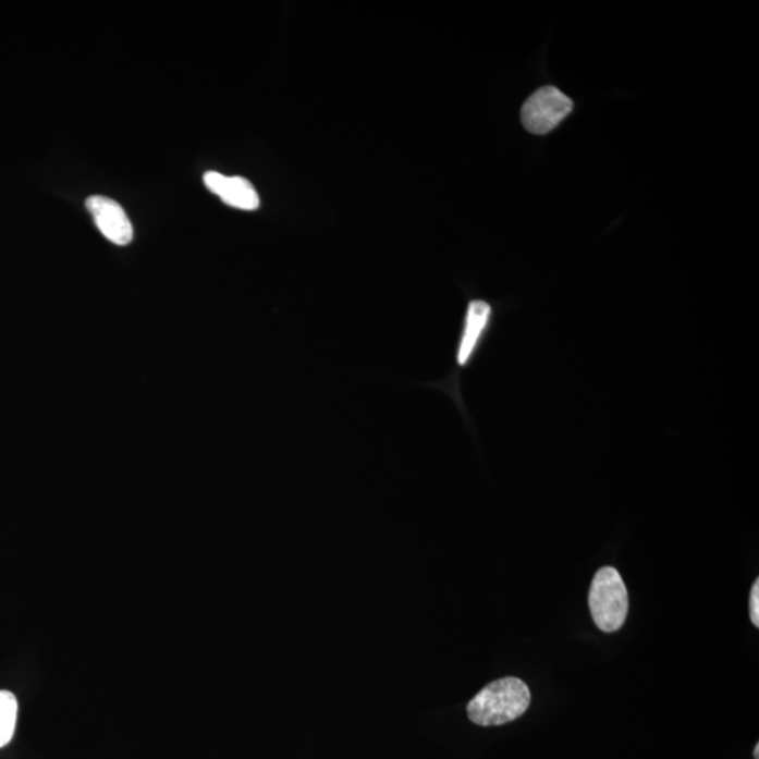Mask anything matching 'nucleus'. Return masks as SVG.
<instances>
[{
  "label": "nucleus",
  "mask_w": 759,
  "mask_h": 759,
  "mask_svg": "<svg viewBox=\"0 0 759 759\" xmlns=\"http://www.w3.org/2000/svg\"><path fill=\"white\" fill-rule=\"evenodd\" d=\"M529 686L515 676L498 680L474 696L468 718L478 726H502L525 714L530 706Z\"/></svg>",
  "instance_id": "1"
},
{
  "label": "nucleus",
  "mask_w": 759,
  "mask_h": 759,
  "mask_svg": "<svg viewBox=\"0 0 759 759\" xmlns=\"http://www.w3.org/2000/svg\"><path fill=\"white\" fill-rule=\"evenodd\" d=\"M588 603L593 623L602 632H617L625 625L628 593L626 584L616 568L603 567L595 574Z\"/></svg>",
  "instance_id": "2"
},
{
  "label": "nucleus",
  "mask_w": 759,
  "mask_h": 759,
  "mask_svg": "<svg viewBox=\"0 0 759 759\" xmlns=\"http://www.w3.org/2000/svg\"><path fill=\"white\" fill-rule=\"evenodd\" d=\"M574 109L573 100L555 86H544L529 96L521 110L524 127L543 135L553 132Z\"/></svg>",
  "instance_id": "3"
},
{
  "label": "nucleus",
  "mask_w": 759,
  "mask_h": 759,
  "mask_svg": "<svg viewBox=\"0 0 759 759\" xmlns=\"http://www.w3.org/2000/svg\"><path fill=\"white\" fill-rule=\"evenodd\" d=\"M86 207L94 217L101 234L115 245L125 246L132 243L134 229L128 216L118 201L105 196H90Z\"/></svg>",
  "instance_id": "4"
},
{
  "label": "nucleus",
  "mask_w": 759,
  "mask_h": 759,
  "mask_svg": "<svg viewBox=\"0 0 759 759\" xmlns=\"http://www.w3.org/2000/svg\"><path fill=\"white\" fill-rule=\"evenodd\" d=\"M205 186L211 193L219 196L227 206L234 209L254 211L260 205L258 192L248 179L241 176H225L222 173L210 171L203 176Z\"/></svg>",
  "instance_id": "5"
},
{
  "label": "nucleus",
  "mask_w": 759,
  "mask_h": 759,
  "mask_svg": "<svg viewBox=\"0 0 759 759\" xmlns=\"http://www.w3.org/2000/svg\"><path fill=\"white\" fill-rule=\"evenodd\" d=\"M490 304L482 299H474L468 304L466 319H464L461 343H458L457 364L466 366L470 362L482 333L486 332L491 318Z\"/></svg>",
  "instance_id": "6"
},
{
  "label": "nucleus",
  "mask_w": 759,
  "mask_h": 759,
  "mask_svg": "<svg viewBox=\"0 0 759 759\" xmlns=\"http://www.w3.org/2000/svg\"><path fill=\"white\" fill-rule=\"evenodd\" d=\"M19 703L9 690H0V748L8 746L16 730Z\"/></svg>",
  "instance_id": "7"
},
{
  "label": "nucleus",
  "mask_w": 759,
  "mask_h": 759,
  "mask_svg": "<svg viewBox=\"0 0 759 759\" xmlns=\"http://www.w3.org/2000/svg\"><path fill=\"white\" fill-rule=\"evenodd\" d=\"M749 613H751L752 625L759 627V582L752 585L751 598H749Z\"/></svg>",
  "instance_id": "8"
},
{
  "label": "nucleus",
  "mask_w": 759,
  "mask_h": 759,
  "mask_svg": "<svg viewBox=\"0 0 759 759\" xmlns=\"http://www.w3.org/2000/svg\"><path fill=\"white\" fill-rule=\"evenodd\" d=\"M754 758L759 759V744H757L756 749H754Z\"/></svg>",
  "instance_id": "9"
}]
</instances>
